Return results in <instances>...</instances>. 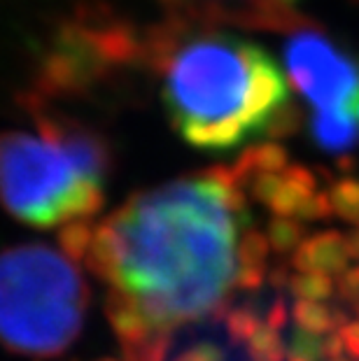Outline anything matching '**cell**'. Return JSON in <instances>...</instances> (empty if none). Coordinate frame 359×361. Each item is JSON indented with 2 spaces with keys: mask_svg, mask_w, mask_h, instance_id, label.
I'll list each match as a JSON object with an SVG mask.
<instances>
[{
  "mask_svg": "<svg viewBox=\"0 0 359 361\" xmlns=\"http://www.w3.org/2000/svg\"><path fill=\"white\" fill-rule=\"evenodd\" d=\"M289 289L301 301H324L331 296L334 280L324 273H296L289 278Z\"/></svg>",
  "mask_w": 359,
  "mask_h": 361,
  "instance_id": "7c38bea8",
  "label": "cell"
},
{
  "mask_svg": "<svg viewBox=\"0 0 359 361\" xmlns=\"http://www.w3.org/2000/svg\"><path fill=\"white\" fill-rule=\"evenodd\" d=\"M269 245L280 255H287V252H296L299 245L303 243V231L301 224L294 221L292 217H273L269 224Z\"/></svg>",
  "mask_w": 359,
  "mask_h": 361,
  "instance_id": "5bb4252c",
  "label": "cell"
},
{
  "mask_svg": "<svg viewBox=\"0 0 359 361\" xmlns=\"http://www.w3.org/2000/svg\"><path fill=\"white\" fill-rule=\"evenodd\" d=\"M346 247L350 259H359V231H353L346 238Z\"/></svg>",
  "mask_w": 359,
  "mask_h": 361,
  "instance_id": "7402d4cb",
  "label": "cell"
},
{
  "mask_svg": "<svg viewBox=\"0 0 359 361\" xmlns=\"http://www.w3.org/2000/svg\"><path fill=\"white\" fill-rule=\"evenodd\" d=\"M294 319L299 329L317 336H329L348 324V317L343 312H334L327 305L317 301H299L294 305Z\"/></svg>",
  "mask_w": 359,
  "mask_h": 361,
  "instance_id": "9c48e42d",
  "label": "cell"
},
{
  "mask_svg": "<svg viewBox=\"0 0 359 361\" xmlns=\"http://www.w3.org/2000/svg\"><path fill=\"white\" fill-rule=\"evenodd\" d=\"M285 66L315 110H346L359 117V63L324 30L308 24L294 28L285 44Z\"/></svg>",
  "mask_w": 359,
  "mask_h": 361,
  "instance_id": "5b68a950",
  "label": "cell"
},
{
  "mask_svg": "<svg viewBox=\"0 0 359 361\" xmlns=\"http://www.w3.org/2000/svg\"><path fill=\"white\" fill-rule=\"evenodd\" d=\"M173 126L198 149L221 152L269 128L289 105L287 80L259 44L175 17L152 35Z\"/></svg>",
  "mask_w": 359,
  "mask_h": 361,
  "instance_id": "7a4b0ae2",
  "label": "cell"
},
{
  "mask_svg": "<svg viewBox=\"0 0 359 361\" xmlns=\"http://www.w3.org/2000/svg\"><path fill=\"white\" fill-rule=\"evenodd\" d=\"M339 336L346 352H350L353 357H359V322H348L346 326L339 329Z\"/></svg>",
  "mask_w": 359,
  "mask_h": 361,
  "instance_id": "ffe728a7",
  "label": "cell"
},
{
  "mask_svg": "<svg viewBox=\"0 0 359 361\" xmlns=\"http://www.w3.org/2000/svg\"><path fill=\"white\" fill-rule=\"evenodd\" d=\"M175 361H224V350L212 343H198L178 355Z\"/></svg>",
  "mask_w": 359,
  "mask_h": 361,
  "instance_id": "d6986e66",
  "label": "cell"
},
{
  "mask_svg": "<svg viewBox=\"0 0 359 361\" xmlns=\"http://www.w3.org/2000/svg\"><path fill=\"white\" fill-rule=\"evenodd\" d=\"M248 352L252 361H282L285 359V345L278 329L269 326L264 322L262 329L248 341Z\"/></svg>",
  "mask_w": 359,
  "mask_h": 361,
  "instance_id": "8fae6325",
  "label": "cell"
},
{
  "mask_svg": "<svg viewBox=\"0 0 359 361\" xmlns=\"http://www.w3.org/2000/svg\"><path fill=\"white\" fill-rule=\"evenodd\" d=\"M285 319H287V312H285V305H282V301H276L273 303V308L269 310V317H266V324L273 326V329H280L285 326Z\"/></svg>",
  "mask_w": 359,
  "mask_h": 361,
  "instance_id": "44dd1931",
  "label": "cell"
},
{
  "mask_svg": "<svg viewBox=\"0 0 359 361\" xmlns=\"http://www.w3.org/2000/svg\"><path fill=\"white\" fill-rule=\"evenodd\" d=\"M262 324L264 322L259 319V314L248 308H238L226 314V331L238 343H248L250 338L262 329Z\"/></svg>",
  "mask_w": 359,
  "mask_h": 361,
  "instance_id": "e0dca14e",
  "label": "cell"
},
{
  "mask_svg": "<svg viewBox=\"0 0 359 361\" xmlns=\"http://www.w3.org/2000/svg\"><path fill=\"white\" fill-rule=\"evenodd\" d=\"M94 231L87 221H68V224L59 231V245H61V252L78 261V259H87L89 257V250H91V243H94Z\"/></svg>",
  "mask_w": 359,
  "mask_h": 361,
  "instance_id": "30bf717a",
  "label": "cell"
},
{
  "mask_svg": "<svg viewBox=\"0 0 359 361\" xmlns=\"http://www.w3.org/2000/svg\"><path fill=\"white\" fill-rule=\"evenodd\" d=\"M350 261L346 238L336 231H324L312 238H305L294 252L292 264L296 273H324L341 275Z\"/></svg>",
  "mask_w": 359,
  "mask_h": 361,
  "instance_id": "52a82bcc",
  "label": "cell"
},
{
  "mask_svg": "<svg viewBox=\"0 0 359 361\" xmlns=\"http://www.w3.org/2000/svg\"><path fill=\"white\" fill-rule=\"evenodd\" d=\"M269 255V238L259 231H245L241 238V268H264Z\"/></svg>",
  "mask_w": 359,
  "mask_h": 361,
  "instance_id": "2e32d148",
  "label": "cell"
},
{
  "mask_svg": "<svg viewBox=\"0 0 359 361\" xmlns=\"http://www.w3.org/2000/svg\"><path fill=\"white\" fill-rule=\"evenodd\" d=\"M103 361H114V359H103Z\"/></svg>",
  "mask_w": 359,
  "mask_h": 361,
  "instance_id": "cb8c5ba5",
  "label": "cell"
},
{
  "mask_svg": "<svg viewBox=\"0 0 359 361\" xmlns=\"http://www.w3.org/2000/svg\"><path fill=\"white\" fill-rule=\"evenodd\" d=\"M334 214L359 226V180H339L329 189Z\"/></svg>",
  "mask_w": 359,
  "mask_h": 361,
  "instance_id": "4fadbf2b",
  "label": "cell"
},
{
  "mask_svg": "<svg viewBox=\"0 0 359 361\" xmlns=\"http://www.w3.org/2000/svg\"><path fill=\"white\" fill-rule=\"evenodd\" d=\"M289 361H303V359H292V357H289Z\"/></svg>",
  "mask_w": 359,
  "mask_h": 361,
  "instance_id": "603a6c76",
  "label": "cell"
},
{
  "mask_svg": "<svg viewBox=\"0 0 359 361\" xmlns=\"http://www.w3.org/2000/svg\"><path fill=\"white\" fill-rule=\"evenodd\" d=\"M315 142L327 152H348L357 142L359 124L346 110H315L310 119Z\"/></svg>",
  "mask_w": 359,
  "mask_h": 361,
  "instance_id": "ba28073f",
  "label": "cell"
},
{
  "mask_svg": "<svg viewBox=\"0 0 359 361\" xmlns=\"http://www.w3.org/2000/svg\"><path fill=\"white\" fill-rule=\"evenodd\" d=\"M173 17L219 21L252 28H299L305 19L294 10L296 0H164Z\"/></svg>",
  "mask_w": 359,
  "mask_h": 361,
  "instance_id": "8992f818",
  "label": "cell"
},
{
  "mask_svg": "<svg viewBox=\"0 0 359 361\" xmlns=\"http://www.w3.org/2000/svg\"><path fill=\"white\" fill-rule=\"evenodd\" d=\"M289 357L292 359H303V361H320L327 357L324 352V336L303 331L296 329L292 334V343H289Z\"/></svg>",
  "mask_w": 359,
  "mask_h": 361,
  "instance_id": "9a60e30c",
  "label": "cell"
},
{
  "mask_svg": "<svg viewBox=\"0 0 359 361\" xmlns=\"http://www.w3.org/2000/svg\"><path fill=\"white\" fill-rule=\"evenodd\" d=\"M89 287L78 266L47 245L0 252V345L30 357H56L78 341Z\"/></svg>",
  "mask_w": 359,
  "mask_h": 361,
  "instance_id": "3957f363",
  "label": "cell"
},
{
  "mask_svg": "<svg viewBox=\"0 0 359 361\" xmlns=\"http://www.w3.org/2000/svg\"><path fill=\"white\" fill-rule=\"evenodd\" d=\"M243 184L210 168L140 191L94 231L87 266L154 336L215 314L238 287Z\"/></svg>",
  "mask_w": 359,
  "mask_h": 361,
  "instance_id": "6da1fadb",
  "label": "cell"
},
{
  "mask_svg": "<svg viewBox=\"0 0 359 361\" xmlns=\"http://www.w3.org/2000/svg\"><path fill=\"white\" fill-rule=\"evenodd\" d=\"M336 284H339V291L346 301L359 305V266L357 268H346L341 275H336Z\"/></svg>",
  "mask_w": 359,
  "mask_h": 361,
  "instance_id": "ac0fdd59",
  "label": "cell"
},
{
  "mask_svg": "<svg viewBox=\"0 0 359 361\" xmlns=\"http://www.w3.org/2000/svg\"><path fill=\"white\" fill-rule=\"evenodd\" d=\"M0 203L28 226L51 228L94 217L103 187L89 182L51 137L17 130L0 133Z\"/></svg>",
  "mask_w": 359,
  "mask_h": 361,
  "instance_id": "277c9868",
  "label": "cell"
}]
</instances>
